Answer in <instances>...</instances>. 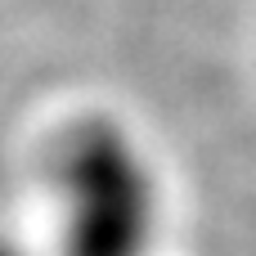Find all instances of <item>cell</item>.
<instances>
[{"label":"cell","instance_id":"obj_1","mask_svg":"<svg viewBox=\"0 0 256 256\" xmlns=\"http://www.w3.org/2000/svg\"><path fill=\"white\" fill-rule=\"evenodd\" d=\"M58 256H148L158 238V176L140 140L108 112H86L54 144Z\"/></svg>","mask_w":256,"mask_h":256},{"label":"cell","instance_id":"obj_2","mask_svg":"<svg viewBox=\"0 0 256 256\" xmlns=\"http://www.w3.org/2000/svg\"><path fill=\"white\" fill-rule=\"evenodd\" d=\"M0 256H32V252H27L14 234H0Z\"/></svg>","mask_w":256,"mask_h":256}]
</instances>
